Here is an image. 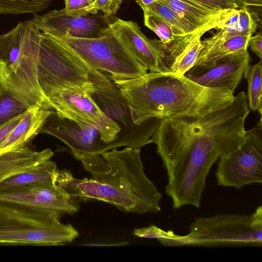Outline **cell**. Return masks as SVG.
<instances>
[{
  "instance_id": "15",
  "label": "cell",
  "mask_w": 262,
  "mask_h": 262,
  "mask_svg": "<svg viewBox=\"0 0 262 262\" xmlns=\"http://www.w3.org/2000/svg\"><path fill=\"white\" fill-rule=\"evenodd\" d=\"M40 31L48 35L94 38L101 35L109 27L110 17L98 12L86 16H74L67 14L64 8L50 11L32 18Z\"/></svg>"
},
{
  "instance_id": "19",
  "label": "cell",
  "mask_w": 262,
  "mask_h": 262,
  "mask_svg": "<svg viewBox=\"0 0 262 262\" xmlns=\"http://www.w3.org/2000/svg\"><path fill=\"white\" fill-rule=\"evenodd\" d=\"M54 152L49 148L37 151L28 146L0 154V183L50 159Z\"/></svg>"
},
{
  "instance_id": "11",
  "label": "cell",
  "mask_w": 262,
  "mask_h": 262,
  "mask_svg": "<svg viewBox=\"0 0 262 262\" xmlns=\"http://www.w3.org/2000/svg\"><path fill=\"white\" fill-rule=\"evenodd\" d=\"M0 201L56 214L75 213L78 204L57 185L33 184L0 189Z\"/></svg>"
},
{
  "instance_id": "27",
  "label": "cell",
  "mask_w": 262,
  "mask_h": 262,
  "mask_svg": "<svg viewBox=\"0 0 262 262\" xmlns=\"http://www.w3.org/2000/svg\"><path fill=\"white\" fill-rule=\"evenodd\" d=\"M258 17L246 9H238L235 29L240 35H252L257 27Z\"/></svg>"
},
{
  "instance_id": "31",
  "label": "cell",
  "mask_w": 262,
  "mask_h": 262,
  "mask_svg": "<svg viewBox=\"0 0 262 262\" xmlns=\"http://www.w3.org/2000/svg\"><path fill=\"white\" fill-rule=\"evenodd\" d=\"M209 9L227 11L238 9L233 0H192Z\"/></svg>"
},
{
  "instance_id": "23",
  "label": "cell",
  "mask_w": 262,
  "mask_h": 262,
  "mask_svg": "<svg viewBox=\"0 0 262 262\" xmlns=\"http://www.w3.org/2000/svg\"><path fill=\"white\" fill-rule=\"evenodd\" d=\"M261 60L251 67L246 77L248 81L247 100L251 111L262 113Z\"/></svg>"
},
{
  "instance_id": "28",
  "label": "cell",
  "mask_w": 262,
  "mask_h": 262,
  "mask_svg": "<svg viewBox=\"0 0 262 262\" xmlns=\"http://www.w3.org/2000/svg\"><path fill=\"white\" fill-rule=\"evenodd\" d=\"M123 0H95L88 7L89 13L95 14L99 10L103 12L107 17H111L117 13Z\"/></svg>"
},
{
  "instance_id": "25",
  "label": "cell",
  "mask_w": 262,
  "mask_h": 262,
  "mask_svg": "<svg viewBox=\"0 0 262 262\" xmlns=\"http://www.w3.org/2000/svg\"><path fill=\"white\" fill-rule=\"evenodd\" d=\"M28 110L9 92L0 80V125L7 123Z\"/></svg>"
},
{
  "instance_id": "20",
  "label": "cell",
  "mask_w": 262,
  "mask_h": 262,
  "mask_svg": "<svg viewBox=\"0 0 262 262\" xmlns=\"http://www.w3.org/2000/svg\"><path fill=\"white\" fill-rule=\"evenodd\" d=\"M58 170L54 162L47 160L7 178L0 183V189L33 184H56Z\"/></svg>"
},
{
  "instance_id": "5",
  "label": "cell",
  "mask_w": 262,
  "mask_h": 262,
  "mask_svg": "<svg viewBox=\"0 0 262 262\" xmlns=\"http://www.w3.org/2000/svg\"><path fill=\"white\" fill-rule=\"evenodd\" d=\"M107 76L89 66L65 44L41 33L37 79L47 100L66 89H81L91 93L96 84Z\"/></svg>"
},
{
  "instance_id": "21",
  "label": "cell",
  "mask_w": 262,
  "mask_h": 262,
  "mask_svg": "<svg viewBox=\"0 0 262 262\" xmlns=\"http://www.w3.org/2000/svg\"><path fill=\"white\" fill-rule=\"evenodd\" d=\"M251 36L247 35L234 36L208 50L200 51L194 66L212 67L219 60L229 54L247 49Z\"/></svg>"
},
{
  "instance_id": "1",
  "label": "cell",
  "mask_w": 262,
  "mask_h": 262,
  "mask_svg": "<svg viewBox=\"0 0 262 262\" xmlns=\"http://www.w3.org/2000/svg\"><path fill=\"white\" fill-rule=\"evenodd\" d=\"M90 178L78 179L66 170H58L56 184L73 199L95 200L127 212L161 211L162 194L147 177L140 149L126 147L77 159Z\"/></svg>"
},
{
  "instance_id": "18",
  "label": "cell",
  "mask_w": 262,
  "mask_h": 262,
  "mask_svg": "<svg viewBox=\"0 0 262 262\" xmlns=\"http://www.w3.org/2000/svg\"><path fill=\"white\" fill-rule=\"evenodd\" d=\"M52 111L37 107L28 109L0 146V154L28 146Z\"/></svg>"
},
{
  "instance_id": "7",
  "label": "cell",
  "mask_w": 262,
  "mask_h": 262,
  "mask_svg": "<svg viewBox=\"0 0 262 262\" xmlns=\"http://www.w3.org/2000/svg\"><path fill=\"white\" fill-rule=\"evenodd\" d=\"M48 36L65 44L93 68L109 74L112 80L132 79L147 73L118 40L110 26L94 38Z\"/></svg>"
},
{
  "instance_id": "36",
  "label": "cell",
  "mask_w": 262,
  "mask_h": 262,
  "mask_svg": "<svg viewBox=\"0 0 262 262\" xmlns=\"http://www.w3.org/2000/svg\"><path fill=\"white\" fill-rule=\"evenodd\" d=\"M93 1V2L95 1V0H92Z\"/></svg>"
},
{
  "instance_id": "26",
  "label": "cell",
  "mask_w": 262,
  "mask_h": 262,
  "mask_svg": "<svg viewBox=\"0 0 262 262\" xmlns=\"http://www.w3.org/2000/svg\"><path fill=\"white\" fill-rule=\"evenodd\" d=\"M144 23L157 34L163 44L168 45L175 39L176 36L171 27L160 17L144 14Z\"/></svg>"
},
{
  "instance_id": "2",
  "label": "cell",
  "mask_w": 262,
  "mask_h": 262,
  "mask_svg": "<svg viewBox=\"0 0 262 262\" xmlns=\"http://www.w3.org/2000/svg\"><path fill=\"white\" fill-rule=\"evenodd\" d=\"M113 81L136 125L173 115H204L227 105L235 97L229 90L202 86L171 72H149L138 77Z\"/></svg>"
},
{
  "instance_id": "24",
  "label": "cell",
  "mask_w": 262,
  "mask_h": 262,
  "mask_svg": "<svg viewBox=\"0 0 262 262\" xmlns=\"http://www.w3.org/2000/svg\"><path fill=\"white\" fill-rule=\"evenodd\" d=\"M51 0H0V14H36L47 8Z\"/></svg>"
},
{
  "instance_id": "33",
  "label": "cell",
  "mask_w": 262,
  "mask_h": 262,
  "mask_svg": "<svg viewBox=\"0 0 262 262\" xmlns=\"http://www.w3.org/2000/svg\"><path fill=\"white\" fill-rule=\"evenodd\" d=\"M248 46L250 50L259 58L262 59V34L261 32L257 33L254 36H251L249 39Z\"/></svg>"
},
{
  "instance_id": "12",
  "label": "cell",
  "mask_w": 262,
  "mask_h": 262,
  "mask_svg": "<svg viewBox=\"0 0 262 262\" xmlns=\"http://www.w3.org/2000/svg\"><path fill=\"white\" fill-rule=\"evenodd\" d=\"M64 142L75 159L102 154L114 149L112 144L104 142L97 128L79 124L73 120L60 116L52 111L39 130Z\"/></svg>"
},
{
  "instance_id": "29",
  "label": "cell",
  "mask_w": 262,
  "mask_h": 262,
  "mask_svg": "<svg viewBox=\"0 0 262 262\" xmlns=\"http://www.w3.org/2000/svg\"><path fill=\"white\" fill-rule=\"evenodd\" d=\"M65 11L67 14L74 16L88 15V7L90 6L92 0H64Z\"/></svg>"
},
{
  "instance_id": "8",
  "label": "cell",
  "mask_w": 262,
  "mask_h": 262,
  "mask_svg": "<svg viewBox=\"0 0 262 262\" xmlns=\"http://www.w3.org/2000/svg\"><path fill=\"white\" fill-rule=\"evenodd\" d=\"M215 176L218 185L227 187L262 183L261 117L238 145L219 159Z\"/></svg>"
},
{
  "instance_id": "9",
  "label": "cell",
  "mask_w": 262,
  "mask_h": 262,
  "mask_svg": "<svg viewBox=\"0 0 262 262\" xmlns=\"http://www.w3.org/2000/svg\"><path fill=\"white\" fill-rule=\"evenodd\" d=\"M91 95L102 112L120 128L118 139L122 146L140 149L152 142L149 137L160 119L151 118L140 125L134 124L126 101L109 77L97 83Z\"/></svg>"
},
{
  "instance_id": "14",
  "label": "cell",
  "mask_w": 262,
  "mask_h": 262,
  "mask_svg": "<svg viewBox=\"0 0 262 262\" xmlns=\"http://www.w3.org/2000/svg\"><path fill=\"white\" fill-rule=\"evenodd\" d=\"M109 26L118 40L147 71L169 72L159 40L148 38L136 23L117 18Z\"/></svg>"
},
{
  "instance_id": "17",
  "label": "cell",
  "mask_w": 262,
  "mask_h": 262,
  "mask_svg": "<svg viewBox=\"0 0 262 262\" xmlns=\"http://www.w3.org/2000/svg\"><path fill=\"white\" fill-rule=\"evenodd\" d=\"M157 1L168 6L196 28L210 30L221 28L234 10H212L192 0Z\"/></svg>"
},
{
  "instance_id": "6",
  "label": "cell",
  "mask_w": 262,
  "mask_h": 262,
  "mask_svg": "<svg viewBox=\"0 0 262 262\" xmlns=\"http://www.w3.org/2000/svg\"><path fill=\"white\" fill-rule=\"evenodd\" d=\"M184 246H262V206L251 215L220 214L196 219Z\"/></svg>"
},
{
  "instance_id": "13",
  "label": "cell",
  "mask_w": 262,
  "mask_h": 262,
  "mask_svg": "<svg viewBox=\"0 0 262 262\" xmlns=\"http://www.w3.org/2000/svg\"><path fill=\"white\" fill-rule=\"evenodd\" d=\"M251 62V58L246 49L225 56L212 67L194 66L184 76L202 86L234 92L246 78Z\"/></svg>"
},
{
  "instance_id": "32",
  "label": "cell",
  "mask_w": 262,
  "mask_h": 262,
  "mask_svg": "<svg viewBox=\"0 0 262 262\" xmlns=\"http://www.w3.org/2000/svg\"><path fill=\"white\" fill-rule=\"evenodd\" d=\"M26 112L7 123L0 125V146L15 126L21 120Z\"/></svg>"
},
{
  "instance_id": "22",
  "label": "cell",
  "mask_w": 262,
  "mask_h": 262,
  "mask_svg": "<svg viewBox=\"0 0 262 262\" xmlns=\"http://www.w3.org/2000/svg\"><path fill=\"white\" fill-rule=\"evenodd\" d=\"M144 14L158 16L172 28L175 36H182L198 29L165 4L156 1L141 8Z\"/></svg>"
},
{
  "instance_id": "34",
  "label": "cell",
  "mask_w": 262,
  "mask_h": 262,
  "mask_svg": "<svg viewBox=\"0 0 262 262\" xmlns=\"http://www.w3.org/2000/svg\"><path fill=\"white\" fill-rule=\"evenodd\" d=\"M238 9H246L249 10L253 8L261 10L262 0H233Z\"/></svg>"
},
{
  "instance_id": "3",
  "label": "cell",
  "mask_w": 262,
  "mask_h": 262,
  "mask_svg": "<svg viewBox=\"0 0 262 262\" xmlns=\"http://www.w3.org/2000/svg\"><path fill=\"white\" fill-rule=\"evenodd\" d=\"M41 32L31 19L0 35V80L28 109H53L37 79Z\"/></svg>"
},
{
  "instance_id": "10",
  "label": "cell",
  "mask_w": 262,
  "mask_h": 262,
  "mask_svg": "<svg viewBox=\"0 0 262 262\" xmlns=\"http://www.w3.org/2000/svg\"><path fill=\"white\" fill-rule=\"evenodd\" d=\"M53 109L60 116L99 130L103 140L114 148L121 147L118 138L120 128L100 108L89 91L66 89L48 98Z\"/></svg>"
},
{
  "instance_id": "35",
  "label": "cell",
  "mask_w": 262,
  "mask_h": 262,
  "mask_svg": "<svg viewBox=\"0 0 262 262\" xmlns=\"http://www.w3.org/2000/svg\"><path fill=\"white\" fill-rule=\"evenodd\" d=\"M137 4L140 6V7L142 8L143 7L147 6L157 1V0H136Z\"/></svg>"
},
{
  "instance_id": "30",
  "label": "cell",
  "mask_w": 262,
  "mask_h": 262,
  "mask_svg": "<svg viewBox=\"0 0 262 262\" xmlns=\"http://www.w3.org/2000/svg\"><path fill=\"white\" fill-rule=\"evenodd\" d=\"M169 232V231H165L156 226L151 225L148 227L135 229L133 234L139 237L159 239L165 238Z\"/></svg>"
},
{
  "instance_id": "16",
  "label": "cell",
  "mask_w": 262,
  "mask_h": 262,
  "mask_svg": "<svg viewBox=\"0 0 262 262\" xmlns=\"http://www.w3.org/2000/svg\"><path fill=\"white\" fill-rule=\"evenodd\" d=\"M210 30L200 29L182 36H176L168 45L161 43L169 72L184 75L194 66L202 49V36Z\"/></svg>"
},
{
  "instance_id": "4",
  "label": "cell",
  "mask_w": 262,
  "mask_h": 262,
  "mask_svg": "<svg viewBox=\"0 0 262 262\" xmlns=\"http://www.w3.org/2000/svg\"><path fill=\"white\" fill-rule=\"evenodd\" d=\"M56 214L0 201V244L60 246L79 236Z\"/></svg>"
}]
</instances>
